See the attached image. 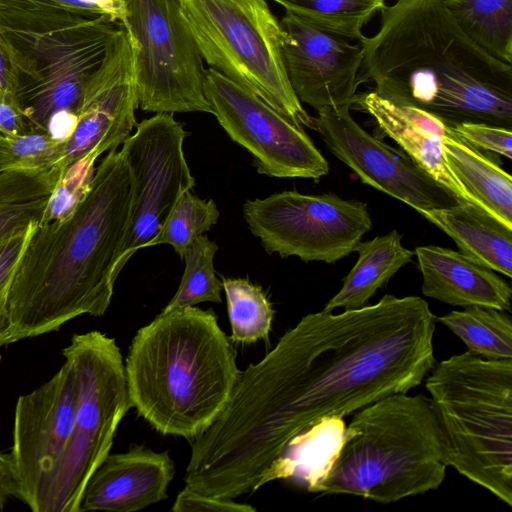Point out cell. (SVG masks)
Wrapping results in <instances>:
<instances>
[{
	"label": "cell",
	"mask_w": 512,
	"mask_h": 512,
	"mask_svg": "<svg viewBox=\"0 0 512 512\" xmlns=\"http://www.w3.org/2000/svg\"><path fill=\"white\" fill-rule=\"evenodd\" d=\"M168 451L132 445L109 454L90 477L79 512H135L167 498L174 477Z\"/></svg>",
	"instance_id": "18"
},
{
	"label": "cell",
	"mask_w": 512,
	"mask_h": 512,
	"mask_svg": "<svg viewBox=\"0 0 512 512\" xmlns=\"http://www.w3.org/2000/svg\"><path fill=\"white\" fill-rule=\"evenodd\" d=\"M437 320L458 336L471 354L493 360L512 358V322L505 311L469 306Z\"/></svg>",
	"instance_id": "27"
},
{
	"label": "cell",
	"mask_w": 512,
	"mask_h": 512,
	"mask_svg": "<svg viewBox=\"0 0 512 512\" xmlns=\"http://www.w3.org/2000/svg\"><path fill=\"white\" fill-rule=\"evenodd\" d=\"M63 145V141L48 132L0 134V171L52 167L60 161Z\"/></svg>",
	"instance_id": "32"
},
{
	"label": "cell",
	"mask_w": 512,
	"mask_h": 512,
	"mask_svg": "<svg viewBox=\"0 0 512 512\" xmlns=\"http://www.w3.org/2000/svg\"><path fill=\"white\" fill-rule=\"evenodd\" d=\"M232 334L230 340L251 344L268 340L274 309L262 287L244 278H222Z\"/></svg>",
	"instance_id": "29"
},
{
	"label": "cell",
	"mask_w": 512,
	"mask_h": 512,
	"mask_svg": "<svg viewBox=\"0 0 512 512\" xmlns=\"http://www.w3.org/2000/svg\"><path fill=\"white\" fill-rule=\"evenodd\" d=\"M304 22L324 31L361 41L365 24L386 0H273Z\"/></svg>",
	"instance_id": "28"
},
{
	"label": "cell",
	"mask_w": 512,
	"mask_h": 512,
	"mask_svg": "<svg viewBox=\"0 0 512 512\" xmlns=\"http://www.w3.org/2000/svg\"><path fill=\"white\" fill-rule=\"evenodd\" d=\"M97 18L48 0H0V29L31 51L43 37L87 25Z\"/></svg>",
	"instance_id": "25"
},
{
	"label": "cell",
	"mask_w": 512,
	"mask_h": 512,
	"mask_svg": "<svg viewBox=\"0 0 512 512\" xmlns=\"http://www.w3.org/2000/svg\"><path fill=\"white\" fill-rule=\"evenodd\" d=\"M100 155L99 151L90 152L63 172L39 225L64 217L83 199L90 189Z\"/></svg>",
	"instance_id": "34"
},
{
	"label": "cell",
	"mask_w": 512,
	"mask_h": 512,
	"mask_svg": "<svg viewBox=\"0 0 512 512\" xmlns=\"http://www.w3.org/2000/svg\"><path fill=\"white\" fill-rule=\"evenodd\" d=\"M124 366L137 413L159 433L189 440L222 413L241 374L217 316L196 306L140 328Z\"/></svg>",
	"instance_id": "4"
},
{
	"label": "cell",
	"mask_w": 512,
	"mask_h": 512,
	"mask_svg": "<svg viewBox=\"0 0 512 512\" xmlns=\"http://www.w3.org/2000/svg\"><path fill=\"white\" fill-rule=\"evenodd\" d=\"M203 60L300 127L314 129L289 82L283 30L266 0H179Z\"/></svg>",
	"instance_id": "7"
},
{
	"label": "cell",
	"mask_w": 512,
	"mask_h": 512,
	"mask_svg": "<svg viewBox=\"0 0 512 512\" xmlns=\"http://www.w3.org/2000/svg\"><path fill=\"white\" fill-rule=\"evenodd\" d=\"M456 243L459 252L508 278L512 276V227L469 202L419 212Z\"/></svg>",
	"instance_id": "21"
},
{
	"label": "cell",
	"mask_w": 512,
	"mask_h": 512,
	"mask_svg": "<svg viewBox=\"0 0 512 512\" xmlns=\"http://www.w3.org/2000/svg\"><path fill=\"white\" fill-rule=\"evenodd\" d=\"M465 34L492 57L512 63V0H444Z\"/></svg>",
	"instance_id": "26"
},
{
	"label": "cell",
	"mask_w": 512,
	"mask_h": 512,
	"mask_svg": "<svg viewBox=\"0 0 512 512\" xmlns=\"http://www.w3.org/2000/svg\"><path fill=\"white\" fill-rule=\"evenodd\" d=\"M447 467L429 398L398 392L358 410L306 490L389 504L436 490Z\"/></svg>",
	"instance_id": "5"
},
{
	"label": "cell",
	"mask_w": 512,
	"mask_h": 512,
	"mask_svg": "<svg viewBox=\"0 0 512 512\" xmlns=\"http://www.w3.org/2000/svg\"><path fill=\"white\" fill-rule=\"evenodd\" d=\"M459 137L479 150L512 157V129L486 123L462 122L449 126Z\"/></svg>",
	"instance_id": "35"
},
{
	"label": "cell",
	"mask_w": 512,
	"mask_h": 512,
	"mask_svg": "<svg viewBox=\"0 0 512 512\" xmlns=\"http://www.w3.org/2000/svg\"><path fill=\"white\" fill-rule=\"evenodd\" d=\"M434 332L418 296L304 316L241 371L225 409L192 439L194 469L221 497L254 493L295 436L419 386L435 366Z\"/></svg>",
	"instance_id": "1"
},
{
	"label": "cell",
	"mask_w": 512,
	"mask_h": 512,
	"mask_svg": "<svg viewBox=\"0 0 512 512\" xmlns=\"http://www.w3.org/2000/svg\"><path fill=\"white\" fill-rule=\"evenodd\" d=\"M39 78L35 54L0 29V96L21 110L22 96Z\"/></svg>",
	"instance_id": "33"
},
{
	"label": "cell",
	"mask_w": 512,
	"mask_h": 512,
	"mask_svg": "<svg viewBox=\"0 0 512 512\" xmlns=\"http://www.w3.org/2000/svg\"><path fill=\"white\" fill-rule=\"evenodd\" d=\"M354 105L371 115L384 135L394 140L418 166L460 202L480 206L446 162L443 150L445 123L421 109L393 103L375 91L356 94Z\"/></svg>",
	"instance_id": "19"
},
{
	"label": "cell",
	"mask_w": 512,
	"mask_h": 512,
	"mask_svg": "<svg viewBox=\"0 0 512 512\" xmlns=\"http://www.w3.org/2000/svg\"><path fill=\"white\" fill-rule=\"evenodd\" d=\"M187 135L173 113H156L138 123L122 143L131 201L119 273L139 249L154 246L177 200L195 186L183 152Z\"/></svg>",
	"instance_id": "11"
},
{
	"label": "cell",
	"mask_w": 512,
	"mask_h": 512,
	"mask_svg": "<svg viewBox=\"0 0 512 512\" xmlns=\"http://www.w3.org/2000/svg\"><path fill=\"white\" fill-rule=\"evenodd\" d=\"M8 287L0 294V347L7 345L9 323L6 315L5 302Z\"/></svg>",
	"instance_id": "41"
},
{
	"label": "cell",
	"mask_w": 512,
	"mask_h": 512,
	"mask_svg": "<svg viewBox=\"0 0 512 512\" xmlns=\"http://www.w3.org/2000/svg\"><path fill=\"white\" fill-rule=\"evenodd\" d=\"M364 36L362 80L383 98L430 113L448 126L512 129V67L484 51L444 0H396Z\"/></svg>",
	"instance_id": "3"
},
{
	"label": "cell",
	"mask_w": 512,
	"mask_h": 512,
	"mask_svg": "<svg viewBox=\"0 0 512 512\" xmlns=\"http://www.w3.org/2000/svg\"><path fill=\"white\" fill-rule=\"evenodd\" d=\"M174 512H255L256 508L233 499L217 498L198 493L185 486L172 506Z\"/></svg>",
	"instance_id": "36"
},
{
	"label": "cell",
	"mask_w": 512,
	"mask_h": 512,
	"mask_svg": "<svg viewBox=\"0 0 512 512\" xmlns=\"http://www.w3.org/2000/svg\"><path fill=\"white\" fill-rule=\"evenodd\" d=\"M90 17H103L124 25L127 19V0H48Z\"/></svg>",
	"instance_id": "38"
},
{
	"label": "cell",
	"mask_w": 512,
	"mask_h": 512,
	"mask_svg": "<svg viewBox=\"0 0 512 512\" xmlns=\"http://www.w3.org/2000/svg\"><path fill=\"white\" fill-rule=\"evenodd\" d=\"M218 249V245L205 235L194 240L183 257L185 270L180 285L162 312L196 306L202 302H222L220 293L223 284L214 268Z\"/></svg>",
	"instance_id": "30"
},
{
	"label": "cell",
	"mask_w": 512,
	"mask_h": 512,
	"mask_svg": "<svg viewBox=\"0 0 512 512\" xmlns=\"http://www.w3.org/2000/svg\"><path fill=\"white\" fill-rule=\"evenodd\" d=\"M38 224L0 240V294L9 286L21 255Z\"/></svg>",
	"instance_id": "37"
},
{
	"label": "cell",
	"mask_w": 512,
	"mask_h": 512,
	"mask_svg": "<svg viewBox=\"0 0 512 512\" xmlns=\"http://www.w3.org/2000/svg\"><path fill=\"white\" fill-rule=\"evenodd\" d=\"M358 259L341 289L325 304L323 310L331 312L337 308L358 309L368 305L373 295L406 264L414 251L402 244L397 230L359 242L355 248Z\"/></svg>",
	"instance_id": "22"
},
{
	"label": "cell",
	"mask_w": 512,
	"mask_h": 512,
	"mask_svg": "<svg viewBox=\"0 0 512 512\" xmlns=\"http://www.w3.org/2000/svg\"><path fill=\"white\" fill-rule=\"evenodd\" d=\"M243 217L268 254L305 262L334 263L346 257L372 227L367 203L334 193L292 190L246 200Z\"/></svg>",
	"instance_id": "10"
},
{
	"label": "cell",
	"mask_w": 512,
	"mask_h": 512,
	"mask_svg": "<svg viewBox=\"0 0 512 512\" xmlns=\"http://www.w3.org/2000/svg\"><path fill=\"white\" fill-rule=\"evenodd\" d=\"M130 201L129 169L114 148L95 168L83 199L33 231L6 294L7 345L56 331L81 315L105 314L120 274Z\"/></svg>",
	"instance_id": "2"
},
{
	"label": "cell",
	"mask_w": 512,
	"mask_h": 512,
	"mask_svg": "<svg viewBox=\"0 0 512 512\" xmlns=\"http://www.w3.org/2000/svg\"><path fill=\"white\" fill-rule=\"evenodd\" d=\"M446 162L479 205L512 227V177L491 157L459 137L448 125L443 137Z\"/></svg>",
	"instance_id": "23"
},
{
	"label": "cell",
	"mask_w": 512,
	"mask_h": 512,
	"mask_svg": "<svg viewBox=\"0 0 512 512\" xmlns=\"http://www.w3.org/2000/svg\"><path fill=\"white\" fill-rule=\"evenodd\" d=\"M220 217L213 199H201L184 192L169 214L155 245L168 244L183 259L194 240L211 229Z\"/></svg>",
	"instance_id": "31"
},
{
	"label": "cell",
	"mask_w": 512,
	"mask_h": 512,
	"mask_svg": "<svg viewBox=\"0 0 512 512\" xmlns=\"http://www.w3.org/2000/svg\"><path fill=\"white\" fill-rule=\"evenodd\" d=\"M279 22L284 66L299 101L316 111L352 107L363 63L361 41L352 43L287 11Z\"/></svg>",
	"instance_id": "17"
},
{
	"label": "cell",
	"mask_w": 512,
	"mask_h": 512,
	"mask_svg": "<svg viewBox=\"0 0 512 512\" xmlns=\"http://www.w3.org/2000/svg\"><path fill=\"white\" fill-rule=\"evenodd\" d=\"M123 26L134 43L138 108L212 114L204 91L203 58L179 0H127Z\"/></svg>",
	"instance_id": "9"
},
{
	"label": "cell",
	"mask_w": 512,
	"mask_h": 512,
	"mask_svg": "<svg viewBox=\"0 0 512 512\" xmlns=\"http://www.w3.org/2000/svg\"><path fill=\"white\" fill-rule=\"evenodd\" d=\"M447 465L512 505V358L464 353L441 361L425 381Z\"/></svg>",
	"instance_id": "6"
},
{
	"label": "cell",
	"mask_w": 512,
	"mask_h": 512,
	"mask_svg": "<svg viewBox=\"0 0 512 512\" xmlns=\"http://www.w3.org/2000/svg\"><path fill=\"white\" fill-rule=\"evenodd\" d=\"M11 497L18 498V486L10 453L0 451V510Z\"/></svg>",
	"instance_id": "40"
},
{
	"label": "cell",
	"mask_w": 512,
	"mask_h": 512,
	"mask_svg": "<svg viewBox=\"0 0 512 512\" xmlns=\"http://www.w3.org/2000/svg\"><path fill=\"white\" fill-rule=\"evenodd\" d=\"M62 170L46 169L0 171V240L41 223Z\"/></svg>",
	"instance_id": "24"
},
{
	"label": "cell",
	"mask_w": 512,
	"mask_h": 512,
	"mask_svg": "<svg viewBox=\"0 0 512 512\" xmlns=\"http://www.w3.org/2000/svg\"><path fill=\"white\" fill-rule=\"evenodd\" d=\"M424 296L459 307L483 306L511 311L512 289L495 271L459 251L436 245L414 251Z\"/></svg>",
	"instance_id": "20"
},
{
	"label": "cell",
	"mask_w": 512,
	"mask_h": 512,
	"mask_svg": "<svg viewBox=\"0 0 512 512\" xmlns=\"http://www.w3.org/2000/svg\"><path fill=\"white\" fill-rule=\"evenodd\" d=\"M351 106L324 108L314 117V130L328 149L360 180L411 206L416 212L459 203L403 150L365 131L352 117Z\"/></svg>",
	"instance_id": "14"
},
{
	"label": "cell",
	"mask_w": 512,
	"mask_h": 512,
	"mask_svg": "<svg viewBox=\"0 0 512 512\" xmlns=\"http://www.w3.org/2000/svg\"><path fill=\"white\" fill-rule=\"evenodd\" d=\"M77 385L72 365L19 396L13 420L11 458L18 499L33 512H47L71 436Z\"/></svg>",
	"instance_id": "13"
},
{
	"label": "cell",
	"mask_w": 512,
	"mask_h": 512,
	"mask_svg": "<svg viewBox=\"0 0 512 512\" xmlns=\"http://www.w3.org/2000/svg\"><path fill=\"white\" fill-rule=\"evenodd\" d=\"M137 108L134 43L120 24L84 86L75 128L56 164L62 174L90 152L118 148L137 125Z\"/></svg>",
	"instance_id": "15"
},
{
	"label": "cell",
	"mask_w": 512,
	"mask_h": 512,
	"mask_svg": "<svg viewBox=\"0 0 512 512\" xmlns=\"http://www.w3.org/2000/svg\"><path fill=\"white\" fill-rule=\"evenodd\" d=\"M62 355L73 367L77 397L71 436L47 512H79L85 487L110 454L132 404L114 338L100 331L74 334Z\"/></svg>",
	"instance_id": "8"
},
{
	"label": "cell",
	"mask_w": 512,
	"mask_h": 512,
	"mask_svg": "<svg viewBox=\"0 0 512 512\" xmlns=\"http://www.w3.org/2000/svg\"><path fill=\"white\" fill-rule=\"evenodd\" d=\"M204 91L212 114L231 140L253 157L259 174L318 182L329 164L303 127L256 94L209 67Z\"/></svg>",
	"instance_id": "12"
},
{
	"label": "cell",
	"mask_w": 512,
	"mask_h": 512,
	"mask_svg": "<svg viewBox=\"0 0 512 512\" xmlns=\"http://www.w3.org/2000/svg\"><path fill=\"white\" fill-rule=\"evenodd\" d=\"M30 132L22 111L0 96V134L16 135Z\"/></svg>",
	"instance_id": "39"
},
{
	"label": "cell",
	"mask_w": 512,
	"mask_h": 512,
	"mask_svg": "<svg viewBox=\"0 0 512 512\" xmlns=\"http://www.w3.org/2000/svg\"><path fill=\"white\" fill-rule=\"evenodd\" d=\"M119 27V23L100 17L37 42L33 53L39 60L40 78L21 99L30 131L47 132L50 120L60 112L77 115L86 81Z\"/></svg>",
	"instance_id": "16"
}]
</instances>
